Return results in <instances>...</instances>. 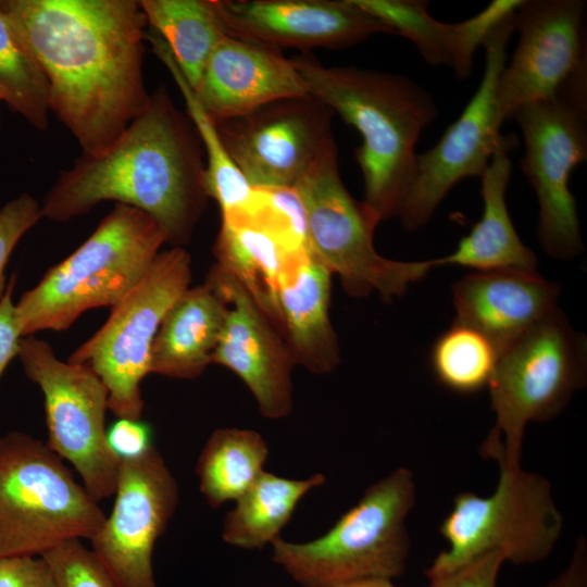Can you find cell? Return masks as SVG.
<instances>
[{
    "instance_id": "cell-1",
    "label": "cell",
    "mask_w": 587,
    "mask_h": 587,
    "mask_svg": "<svg viewBox=\"0 0 587 587\" xmlns=\"http://www.w3.org/2000/svg\"><path fill=\"white\" fill-rule=\"evenodd\" d=\"M49 85L50 111L83 153L110 147L146 109L147 18L136 0H0Z\"/></svg>"
},
{
    "instance_id": "cell-2",
    "label": "cell",
    "mask_w": 587,
    "mask_h": 587,
    "mask_svg": "<svg viewBox=\"0 0 587 587\" xmlns=\"http://www.w3.org/2000/svg\"><path fill=\"white\" fill-rule=\"evenodd\" d=\"M205 157L188 115L165 86L105 150L83 153L62 171L41 203L42 217L67 222L99 202L139 209L163 228L167 243H187L204 211Z\"/></svg>"
},
{
    "instance_id": "cell-3",
    "label": "cell",
    "mask_w": 587,
    "mask_h": 587,
    "mask_svg": "<svg viewBox=\"0 0 587 587\" xmlns=\"http://www.w3.org/2000/svg\"><path fill=\"white\" fill-rule=\"evenodd\" d=\"M307 91L361 135L355 149L363 205L378 223L398 215L411 180L416 143L438 115L432 95L402 74L354 65L325 66L311 52L290 58Z\"/></svg>"
},
{
    "instance_id": "cell-4",
    "label": "cell",
    "mask_w": 587,
    "mask_h": 587,
    "mask_svg": "<svg viewBox=\"0 0 587 587\" xmlns=\"http://www.w3.org/2000/svg\"><path fill=\"white\" fill-rule=\"evenodd\" d=\"M164 243L166 234L152 216L116 203L72 254L15 302L23 337L64 330L88 310L113 308L145 276Z\"/></svg>"
},
{
    "instance_id": "cell-5",
    "label": "cell",
    "mask_w": 587,
    "mask_h": 587,
    "mask_svg": "<svg viewBox=\"0 0 587 587\" xmlns=\"http://www.w3.org/2000/svg\"><path fill=\"white\" fill-rule=\"evenodd\" d=\"M415 501L414 476L399 467L366 488L323 536L302 544L275 538L272 559L302 587L391 580L405 569L411 548L407 517Z\"/></svg>"
},
{
    "instance_id": "cell-6",
    "label": "cell",
    "mask_w": 587,
    "mask_h": 587,
    "mask_svg": "<svg viewBox=\"0 0 587 587\" xmlns=\"http://www.w3.org/2000/svg\"><path fill=\"white\" fill-rule=\"evenodd\" d=\"M586 379V337L558 309L499 352L488 385L496 422L482 454L520 466L527 424L561 413Z\"/></svg>"
},
{
    "instance_id": "cell-7",
    "label": "cell",
    "mask_w": 587,
    "mask_h": 587,
    "mask_svg": "<svg viewBox=\"0 0 587 587\" xmlns=\"http://www.w3.org/2000/svg\"><path fill=\"white\" fill-rule=\"evenodd\" d=\"M104 520L99 501L46 442L22 432L0 437V559L90 540Z\"/></svg>"
},
{
    "instance_id": "cell-8",
    "label": "cell",
    "mask_w": 587,
    "mask_h": 587,
    "mask_svg": "<svg viewBox=\"0 0 587 587\" xmlns=\"http://www.w3.org/2000/svg\"><path fill=\"white\" fill-rule=\"evenodd\" d=\"M563 528V517L549 480L521 465H499L492 494H458L439 532L448 548L434 559L425 575L429 580L492 551L514 564L546 559L554 549Z\"/></svg>"
},
{
    "instance_id": "cell-9",
    "label": "cell",
    "mask_w": 587,
    "mask_h": 587,
    "mask_svg": "<svg viewBox=\"0 0 587 587\" xmlns=\"http://www.w3.org/2000/svg\"><path fill=\"white\" fill-rule=\"evenodd\" d=\"M295 189L307 211L310 248L340 277L347 294L363 297L376 291L384 301H392L437 267L435 259L397 261L376 251L373 236L377 224L344 185L334 137Z\"/></svg>"
},
{
    "instance_id": "cell-10",
    "label": "cell",
    "mask_w": 587,
    "mask_h": 587,
    "mask_svg": "<svg viewBox=\"0 0 587 587\" xmlns=\"http://www.w3.org/2000/svg\"><path fill=\"white\" fill-rule=\"evenodd\" d=\"M525 152L521 171L538 201V240L557 260H571L584 250L573 170L587 159V66L570 77L548 99L515 111Z\"/></svg>"
},
{
    "instance_id": "cell-11",
    "label": "cell",
    "mask_w": 587,
    "mask_h": 587,
    "mask_svg": "<svg viewBox=\"0 0 587 587\" xmlns=\"http://www.w3.org/2000/svg\"><path fill=\"white\" fill-rule=\"evenodd\" d=\"M191 280L183 247L161 251L145 276L113 308L105 323L68 358L88 365L108 390L117 419L141 420L140 384L150 374V353L166 312Z\"/></svg>"
},
{
    "instance_id": "cell-12",
    "label": "cell",
    "mask_w": 587,
    "mask_h": 587,
    "mask_svg": "<svg viewBox=\"0 0 587 587\" xmlns=\"http://www.w3.org/2000/svg\"><path fill=\"white\" fill-rule=\"evenodd\" d=\"M17 357L43 395L46 445L72 464L93 499L114 496L120 459L107 438L108 390L101 379L86 364L60 360L34 335L21 339Z\"/></svg>"
},
{
    "instance_id": "cell-13",
    "label": "cell",
    "mask_w": 587,
    "mask_h": 587,
    "mask_svg": "<svg viewBox=\"0 0 587 587\" xmlns=\"http://www.w3.org/2000/svg\"><path fill=\"white\" fill-rule=\"evenodd\" d=\"M514 13L485 39L483 77L463 112L435 146L415 157L397 215L407 232L424 226L455 184L466 177L479 178L498 151H510L517 143L514 135L500 133L503 121L496 101L497 80L515 30Z\"/></svg>"
},
{
    "instance_id": "cell-14",
    "label": "cell",
    "mask_w": 587,
    "mask_h": 587,
    "mask_svg": "<svg viewBox=\"0 0 587 587\" xmlns=\"http://www.w3.org/2000/svg\"><path fill=\"white\" fill-rule=\"evenodd\" d=\"M178 486L160 451L121 459L109 516L91 550L117 587H158L152 555L178 504Z\"/></svg>"
},
{
    "instance_id": "cell-15",
    "label": "cell",
    "mask_w": 587,
    "mask_h": 587,
    "mask_svg": "<svg viewBox=\"0 0 587 587\" xmlns=\"http://www.w3.org/2000/svg\"><path fill=\"white\" fill-rule=\"evenodd\" d=\"M334 112L311 95L217 122L222 143L253 188H292L333 137Z\"/></svg>"
},
{
    "instance_id": "cell-16",
    "label": "cell",
    "mask_w": 587,
    "mask_h": 587,
    "mask_svg": "<svg viewBox=\"0 0 587 587\" xmlns=\"http://www.w3.org/2000/svg\"><path fill=\"white\" fill-rule=\"evenodd\" d=\"M583 0H523L514 13L519 41L496 86L503 123L520 108L553 97L586 65Z\"/></svg>"
},
{
    "instance_id": "cell-17",
    "label": "cell",
    "mask_w": 587,
    "mask_h": 587,
    "mask_svg": "<svg viewBox=\"0 0 587 587\" xmlns=\"http://www.w3.org/2000/svg\"><path fill=\"white\" fill-rule=\"evenodd\" d=\"M226 34L278 50L345 49L392 29L354 0H216Z\"/></svg>"
},
{
    "instance_id": "cell-18",
    "label": "cell",
    "mask_w": 587,
    "mask_h": 587,
    "mask_svg": "<svg viewBox=\"0 0 587 587\" xmlns=\"http://www.w3.org/2000/svg\"><path fill=\"white\" fill-rule=\"evenodd\" d=\"M204 283L228 304L212 363L227 367L247 385L264 417L288 415L295 362L285 340L232 275L213 266Z\"/></svg>"
},
{
    "instance_id": "cell-19",
    "label": "cell",
    "mask_w": 587,
    "mask_h": 587,
    "mask_svg": "<svg viewBox=\"0 0 587 587\" xmlns=\"http://www.w3.org/2000/svg\"><path fill=\"white\" fill-rule=\"evenodd\" d=\"M193 91L215 123L278 99L310 95L280 50L229 35L210 55Z\"/></svg>"
},
{
    "instance_id": "cell-20",
    "label": "cell",
    "mask_w": 587,
    "mask_h": 587,
    "mask_svg": "<svg viewBox=\"0 0 587 587\" xmlns=\"http://www.w3.org/2000/svg\"><path fill=\"white\" fill-rule=\"evenodd\" d=\"M560 286L537 272L476 271L452 286L453 322L473 327L500 352L554 313Z\"/></svg>"
},
{
    "instance_id": "cell-21",
    "label": "cell",
    "mask_w": 587,
    "mask_h": 587,
    "mask_svg": "<svg viewBox=\"0 0 587 587\" xmlns=\"http://www.w3.org/2000/svg\"><path fill=\"white\" fill-rule=\"evenodd\" d=\"M332 276L310 249L288 261L276 291V329L295 365L315 374H327L340 363L329 319Z\"/></svg>"
},
{
    "instance_id": "cell-22",
    "label": "cell",
    "mask_w": 587,
    "mask_h": 587,
    "mask_svg": "<svg viewBox=\"0 0 587 587\" xmlns=\"http://www.w3.org/2000/svg\"><path fill=\"white\" fill-rule=\"evenodd\" d=\"M228 311L207 283L187 288L171 305L154 337L150 373L193 379L212 363Z\"/></svg>"
},
{
    "instance_id": "cell-23",
    "label": "cell",
    "mask_w": 587,
    "mask_h": 587,
    "mask_svg": "<svg viewBox=\"0 0 587 587\" xmlns=\"http://www.w3.org/2000/svg\"><path fill=\"white\" fill-rule=\"evenodd\" d=\"M508 152L498 151L479 177L483 198L479 221L450 254L435 259L436 266L452 264L476 271L537 272L536 255L519 237L507 205L512 172Z\"/></svg>"
},
{
    "instance_id": "cell-24",
    "label": "cell",
    "mask_w": 587,
    "mask_h": 587,
    "mask_svg": "<svg viewBox=\"0 0 587 587\" xmlns=\"http://www.w3.org/2000/svg\"><path fill=\"white\" fill-rule=\"evenodd\" d=\"M213 251V266L239 282L276 327L279 277L297 254L288 253L271 234L241 216H222Z\"/></svg>"
},
{
    "instance_id": "cell-25",
    "label": "cell",
    "mask_w": 587,
    "mask_h": 587,
    "mask_svg": "<svg viewBox=\"0 0 587 587\" xmlns=\"http://www.w3.org/2000/svg\"><path fill=\"white\" fill-rule=\"evenodd\" d=\"M324 483L321 473L290 479L263 472L226 514L223 540L243 549L263 548L279 536L304 495Z\"/></svg>"
},
{
    "instance_id": "cell-26",
    "label": "cell",
    "mask_w": 587,
    "mask_h": 587,
    "mask_svg": "<svg viewBox=\"0 0 587 587\" xmlns=\"http://www.w3.org/2000/svg\"><path fill=\"white\" fill-rule=\"evenodd\" d=\"M139 2L150 28L165 41L195 90L210 55L227 35L216 0Z\"/></svg>"
},
{
    "instance_id": "cell-27",
    "label": "cell",
    "mask_w": 587,
    "mask_h": 587,
    "mask_svg": "<svg viewBox=\"0 0 587 587\" xmlns=\"http://www.w3.org/2000/svg\"><path fill=\"white\" fill-rule=\"evenodd\" d=\"M146 39L172 75L184 98L187 115L200 138L205 157L204 184L209 198L218 203L221 215L245 210L252 198L253 187L229 159L215 122L200 104L165 41L151 28L146 32Z\"/></svg>"
},
{
    "instance_id": "cell-28",
    "label": "cell",
    "mask_w": 587,
    "mask_h": 587,
    "mask_svg": "<svg viewBox=\"0 0 587 587\" xmlns=\"http://www.w3.org/2000/svg\"><path fill=\"white\" fill-rule=\"evenodd\" d=\"M267 457V444L258 432L215 429L196 466L199 488L207 502L217 508L226 501H236L264 472Z\"/></svg>"
},
{
    "instance_id": "cell-29",
    "label": "cell",
    "mask_w": 587,
    "mask_h": 587,
    "mask_svg": "<svg viewBox=\"0 0 587 587\" xmlns=\"http://www.w3.org/2000/svg\"><path fill=\"white\" fill-rule=\"evenodd\" d=\"M499 351L492 341L467 325L453 322L430 350V366L438 383L458 394L486 388L494 375Z\"/></svg>"
},
{
    "instance_id": "cell-30",
    "label": "cell",
    "mask_w": 587,
    "mask_h": 587,
    "mask_svg": "<svg viewBox=\"0 0 587 587\" xmlns=\"http://www.w3.org/2000/svg\"><path fill=\"white\" fill-rule=\"evenodd\" d=\"M0 83L5 103L39 130L48 127L49 85L8 16L0 11Z\"/></svg>"
},
{
    "instance_id": "cell-31",
    "label": "cell",
    "mask_w": 587,
    "mask_h": 587,
    "mask_svg": "<svg viewBox=\"0 0 587 587\" xmlns=\"http://www.w3.org/2000/svg\"><path fill=\"white\" fill-rule=\"evenodd\" d=\"M362 9L411 40L430 66H449V23L435 20L425 0H354Z\"/></svg>"
},
{
    "instance_id": "cell-32",
    "label": "cell",
    "mask_w": 587,
    "mask_h": 587,
    "mask_svg": "<svg viewBox=\"0 0 587 587\" xmlns=\"http://www.w3.org/2000/svg\"><path fill=\"white\" fill-rule=\"evenodd\" d=\"M224 216H241L271 234L290 254L310 250L304 204L292 188H253L248 207Z\"/></svg>"
},
{
    "instance_id": "cell-33",
    "label": "cell",
    "mask_w": 587,
    "mask_h": 587,
    "mask_svg": "<svg viewBox=\"0 0 587 587\" xmlns=\"http://www.w3.org/2000/svg\"><path fill=\"white\" fill-rule=\"evenodd\" d=\"M523 0H492L476 15L449 23L450 68L459 79L472 75L474 53L488 35L515 12Z\"/></svg>"
},
{
    "instance_id": "cell-34",
    "label": "cell",
    "mask_w": 587,
    "mask_h": 587,
    "mask_svg": "<svg viewBox=\"0 0 587 587\" xmlns=\"http://www.w3.org/2000/svg\"><path fill=\"white\" fill-rule=\"evenodd\" d=\"M42 557L50 564L58 587H117L80 539L64 541Z\"/></svg>"
},
{
    "instance_id": "cell-35",
    "label": "cell",
    "mask_w": 587,
    "mask_h": 587,
    "mask_svg": "<svg viewBox=\"0 0 587 587\" xmlns=\"http://www.w3.org/2000/svg\"><path fill=\"white\" fill-rule=\"evenodd\" d=\"M41 218V204L25 192L0 209V299L8 286L4 271L11 253L22 237Z\"/></svg>"
},
{
    "instance_id": "cell-36",
    "label": "cell",
    "mask_w": 587,
    "mask_h": 587,
    "mask_svg": "<svg viewBox=\"0 0 587 587\" xmlns=\"http://www.w3.org/2000/svg\"><path fill=\"white\" fill-rule=\"evenodd\" d=\"M0 587H58L52 569L41 557L0 559Z\"/></svg>"
},
{
    "instance_id": "cell-37",
    "label": "cell",
    "mask_w": 587,
    "mask_h": 587,
    "mask_svg": "<svg viewBox=\"0 0 587 587\" xmlns=\"http://www.w3.org/2000/svg\"><path fill=\"white\" fill-rule=\"evenodd\" d=\"M504 561L499 551L486 553L448 575L429 580L428 587H497Z\"/></svg>"
},
{
    "instance_id": "cell-38",
    "label": "cell",
    "mask_w": 587,
    "mask_h": 587,
    "mask_svg": "<svg viewBox=\"0 0 587 587\" xmlns=\"http://www.w3.org/2000/svg\"><path fill=\"white\" fill-rule=\"evenodd\" d=\"M107 438L120 460L138 457L153 446L151 428L141 420L117 419L108 428Z\"/></svg>"
},
{
    "instance_id": "cell-39",
    "label": "cell",
    "mask_w": 587,
    "mask_h": 587,
    "mask_svg": "<svg viewBox=\"0 0 587 587\" xmlns=\"http://www.w3.org/2000/svg\"><path fill=\"white\" fill-rule=\"evenodd\" d=\"M15 280L16 276L13 274L0 299V378L9 363L17 357L23 338L13 300Z\"/></svg>"
},
{
    "instance_id": "cell-40",
    "label": "cell",
    "mask_w": 587,
    "mask_h": 587,
    "mask_svg": "<svg viewBox=\"0 0 587 587\" xmlns=\"http://www.w3.org/2000/svg\"><path fill=\"white\" fill-rule=\"evenodd\" d=\"M545 587H587V542L579 537L566 567Z\"/></svg>"
},
{
    "instance_id": "cell-41",
    "label": "cell",
    "mask_w": 587,
    "mask_h": 587,
    "mask_svg": "<svg viewBox=\"0 0 587 587\" xmlns=\"http://www.w3.org/2000/svg\"><path fill=\"white\" fill-rule=\"evenodd\" d=\"M340 587H395L391 580L388 579H364Z\"/></svg>"
},
{
    "instance_id": "cell-42",
    "label": "cell",
    "mask_w": 587,
    "mask_h": 587,
    "mask_svg": "<svg viewBox=\"0 0 587 587\" xmlns=\"http://www.w3.org/2000/svg\"><path fill=\"white\" fill-rule=\"evenodd\" d=\"M5 97H7V96H5V91H4V89H3V87H2V85H1V83H0V102H1V101H4V102H5Z\"/></svg>"
}]
</instances>
